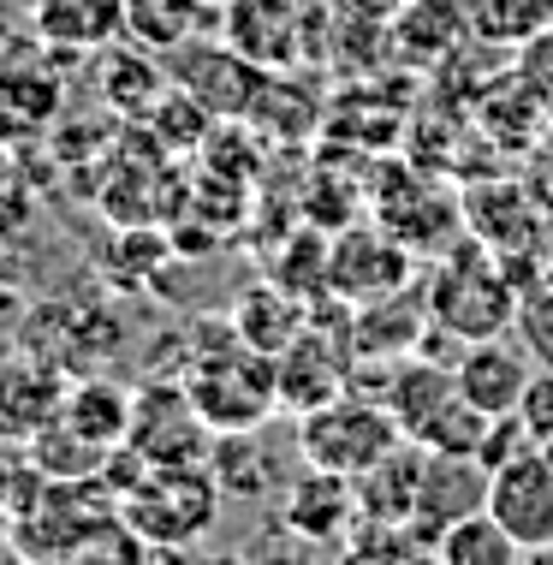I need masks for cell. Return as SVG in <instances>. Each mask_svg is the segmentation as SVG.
<instances>
[{"mask_svg":"<svg viewBox=\"0 0 553 565\" xmlns=\"http://www.w3.org/2000/svg\"><path fill=\"white\" fill-rule=\"evenodd\" d=\"M66 381L42 363H7L0 370V440H36L66 411Z\"/></svg>","mask_w":553,"mask_h":565,"instance_id":"cell-15","label":"cell"},{"mask_svg":"<svg viewBox=\"0 0 553 565\" xmlns=\"http://www.w3.org/2000/svg\"><path fill=\"white\" fill-rule=\"evenodd\" d=\"M405 280H411V250L398 244V233L358 226V233H340V244L328 250V286L345 292L351 303L393 298Z\"/></svg>","mask_w":553,"mask_h":565,"instance_id":"cell-9","label":"cell"},{"mask_svg":"<svg viewBox=\"0 0 553 565\" xmlns=\"http://www.w3.org/2000/svg\"><path fill=\"white\" fill-rule=\"evenodd\" d=\"M488 512L524 554H553V458L542 447L512 452L488 470Z\"/></svg>","mask_w":553,"mask_h":565,"instance_id":"cell-6","label":"cell"},{"mask_svg":"<svg viewBox=\"0 0 553 565\" xmlns=\"http://www.w3.org/2000/svg\"><path fill=\"white\" fill-rule=\"evenodd\" d=\"M179 387L191 393L209 435H251L268 411H280V370H274V358L244 345L238 328H221V322H209V333H196Z\"/></svg>","mask_w":553,"mask_h":565,"instance_id":"cell-1","label":"cell"},{"mask_svg":"<svg viewBox=\"0 0 553 565\" xmlns=\"http://www.w3.org/2000/svg\"><path fill=\"white\" fill-rule=\"evenodd\" d=\"M428 316H435L458 345L506 340V328H512V316H518V298L476 250H458L453 263L435 268V280H428Z\"/></svg>","mask_w":553,"mask_h":565,"instance_id":"cell-4","label":"cell"},{"mask_svg":"<svg viewBox=\"0 0 553 565\" xmlns=\"http://www.w3.org/2000/svg\"><path fill=\"white\" fill-rule=\"evenodd\" d=\"M435 559H447V565H512V559H524V547L506 536V524L482 507V512L458 518L447 536L435 542Z\"/></svg>","mask_w":553,"mask_h":565,"instance_id":"cell-21","label":"cell"},{"mask_svg":"<svg viewBox=\"0 0 553 565\" xmlns=\"http://www.w3.org/2000/svg\"><path fill=\"white\" fill-rule=\"evenodd\" d=\"M304 12H316V0H233L226 7V42L263 72H280L304 54V36H310Z\"/></svg>","mask_w":553,"mask_h":565,"instance_id":"cell-10","label":"cell"},{"mask_svg":"<svg viewBox=\"0 0 553 565\" xmlns=\"http://www.w3.org/2000/svg\"><path fill=\"white\" fill-rule=\"evenodd\" d=\"M221 507V482L196 465H149L143 482L119 500L126 530H137L149 547H184L214 524Z\"/></svg>","mask_w":553,"mask_h":565,"instance_id":"cell-3","label":"cell"},{"mask_svg":"<svg viewBox=\"0 0 553 565\" xmlns=\"http://www.w3.org/2000/svg\"><path fill=\"white\" fill-rule=\"evenodd\" d=\"M274 370H280V405L291 411V417L328 405L333 393H345V381H351V375H345L351 363L333 358V333L316 328V316H310V328H304L298 340H291L280 358H274Z\"/></svg>","mask_w":553,"mask_h":565,"instance_id":"cell-13","label":"cell"},{"mask_svg":"<svg viewBox=\"0 0 553 565\" xmlns=\"http://www.w3.org/2000/svg\"><path fill=\"white\" fill-rule=\"evenodd\" d=\"M167 78H173V89H184V102H196L209 119H238L256 108V96H263L268 72L256 66V60H244L233 42H184L179 54H167Z\"/></svg>","mask_w":553,"mask_h":565,"instance_id":"cell-5","label":"cell"},{"mask_svg":"<svg viewBox=\"0 0 553 565\" xmlns=\"http://www.w3.org/2000/svg\"><path fill=\"white\" fill-rule=\"evenodd\" d=\"M209 7H233V0H209Z\"/></svg>","mask_w":553,"mask_h":565,"instance_id":"cell-27","label":"cell"},{"mask_svg":"<svg viewBox=\"0 0 553 565\" xmlns=\"http://www.w3.org/2000/svg\"><path fill=\"white\" fill-rule=\"evenodd\" d=\"M358 518H363L358 482L340 477V470H316L310 465L304 477H291L286 494H280V524L298 542H310V547H340V554H345Z\"/></svg>","mask_w":553,"mask_h":565,"instance_id":"cell-8","label":"cell"},{"mask_svg":"<svg viewBox=\"0 0 553 565\" xmlns=\"http://www.w3.org/2000/svg\"><path fill=\"white\" fill-rule=\"evenodd\" d=\"M518 423H524V435L535 447H547L553 440V370H535L524 399H518Z\"/></svg>","mask_w":553,"mask_h":565,"instance_id":"cell-24","label":"cell"},{"mask_svg":"<svg viewBox=\"0 0 553 565\" xmlns=\"http://www.w3.org/2000/svg\"><path fill=\"white\" fill-rule=\"evenodd\" d=\"M60 417L72 423L84 440H96V447L119 452L131 440V423H137V399L114 387V381H96V387H72L66 393V411Z\"/></svg>","mask_w":553,"mask_h":565,"instance_id":"cell-20","label":"cell"},{"mask_svg":"<svg viewBox=\"0 0 553 565\" xmlns=\"http://www.w3.org/2000/svg\"><path fill=\"white\" fill-rule=\"evenodd\" d=\"M488 429H494V417H488L482 405H470L465 393H453V399L435 411V423L423 429L417 447H428V452H465V458H482Z\"/></svg>","mask_w":553,"mask_h":565,"instance_id":"cell-22","label":"cell"},{"mask_svg":"<svg viewBox=\"0 0 553 565\" xmlns=\"http://www.w3.org/2000/svg\"><path fill=\"white\" fill-rule=\"evenodd\" d=\"M30 36L54 54H102L126 36V0H30Z\"/></svg>","mask_w":553,"mask_h":565,"instance_id":"cell-12","label":"cell"},{"mask_svg":"<svg viewBox=\"0 0 553 565\" xmlns=\"http://www.w3.org/2000/svg\"><path fill=\"white\" fill-rule=\"evenodd\" d=\"M398 440H405V429H398L387 399H369V393H333L328 405L298 417V458L316 470H340L351 482L375 470Z\"/></svg>","mask_w":553,"mask_h":565,"instance_id":"cell-2","label":"cell"},{"mask_svg":"<svg viewBox=\"0 0 553 565\" xmlns=\"http://www.w3.org/2000/svg\"><path fill=\"white\" fill-rule=\"evenodd\" d=\"M542 452H547V458H553V440H547V447H542Z\"/></svg>","mask_w":553,"mask_h":565,"instance_id":"cell-28","label":"cell"},{"mask_svg":"<svg viewBox=\"0 0 553 565\" xmlns=\"http://www.w3.org/2000/svg\"><path fill=\"white\" fill-rule=\"evenodd\" d=\"M24 30H30V7H19V0H0V60L24 42Z\"/></svg>","mask_w":553,"mask_h":565,"instance_id":"cell-25","label":"cell"},{"mask_svg":"<svg viewBox=\"0 0 553 565\" xmlns=\"http://www.w3.org/2000/svg\"><path fill=\"white\" fill-rule=\"evenodd\" d=\"M458 393V375L447 370V363H428L423 351H411V358H398L393 363V375H387V411L398 417V429H405V440H423V429L435 423V411L447 405Z\"/></svg>","mask_w":553,"mask_h":565,"instance_id":"cell-16","label":"cell"},{"mask_svg":"<svg viewBox=\"0 0 553 565\" xmlns=\"http://www.w3.org/2000/svg\"><path fill=\"white\" fill-rule=\"evenodd\" d=\"M60 114V78L36 36L0 60V137H30Z\"/></svg>","mask_w":553,"mask_h":565,"instance_id":"cell-11","label":"cell"},{"mask_svg":"<svg viewBox=\"0 0 553 565\" xmlns=\"http://www.w3.org/2000/svg\"><path fill=\"white\" fill-rule=\"evenodd\" d=\"M214 24L209 0H126V42L143 54H179L184 42H196Z\"/></svg>","mask_w":553,"mask_h":565,"instance_id":"cell-18","label":"cell"},{"mask_svg":"<svg viewBox=\"0 0 553 565\" xmlns=\"http://www.w3.org/2000/svg\"><path fill=\"white\" fill-rule=\"evenodd\" d=\"M12 482H19V470H12V465H7V458H0V512H7V507H12Z\"/></svg>","mask_w":553,"mask_h":565,"instance_id":"cell-26","label":"cell"},{"mask_svg":"<svg viewBox=\"0 0 553 565\" xmlns=\"http://www.w3.org/2000/svg\"><path fill=\"white\" fill-rule=\"evenodd\" d=\"M417 488H423V447L417 440H398L375 470L358 477V507L375 524H411L417 518Z\"/></svg>","mask_w":553,"mask_h":565,"instance_id":"cell-17","label":"cell"},{"mask_svg":"<svg viewBox=\"0 0 553 565\" xmlns=\"http://www.w3.org/2000/svg\"><path fill=\"white\" fill-rule=\"evenodd\" d=\"M233 328H238L244 345L280 358V351L298 340L304 328H310V310H304V303L291 298L286 286H251V292L233 303Z\"/></svg>","mask_w":553,"mask_h":565,"instance_id":"cell-19","label":"cell"},{"mask_svg":"<svg viewBox=\"0 0 553 565\" xmlns=\"http://www.w3.org/2000/svg\"><path fill=\"white\" fill-rule=\"evenodd\" d=\"M488 507V465L465 452H428L423 447V488H417V518L411 536L423 542V554H435V542L447 536L458 518Z\"/></svg>","mask_w":553,"mask_h":565,"instance_id":"cell-7","label":"cell"},{"mask_svg":"<svg viewBox=\"0 0 553 565\" xmlns=\"http://www.w3.org/2000/svg\"><path fill=\"white\" fill-rule=\"evenodd\" d=\"M453 375H458V393H465L470 405H482L488 417H512L535 370L506 340H476V345L458 351Z\"/></svg>","mask_w":553,"mask_h":565,"instance_id":"cell-14","label":"cell"},{"mask_svg":"<svg viewBox=\"0 0 553 565\" xmlns=\"http://www.w3.org/2000/svg\"><path fill=\"white\" fill-rule=\"evenodd\" d=\"M476 24H482L488 36L530 42V36H542V30H553V0H482Z\"/></svg>","mask_w":553,"mask_h":565,"instance_id":"cell-23","label":"cell"},{"mask_svg":"<svg viewBox=\"0 0 553 565\" xmlns=\"http://www.w3.org/2000/svg\"><path fill=\"white\" fill-rule=\"evenodd\" d=\"M398 7H405V0H398Z\"/></svg>","mask_w":553,"mask_h":565,"instance_id":"cell-29","label":"cell"}]
</instances>
